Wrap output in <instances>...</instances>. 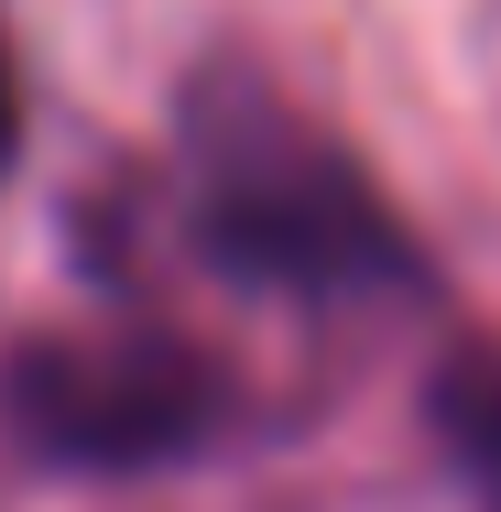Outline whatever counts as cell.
Instances as JSON below:
<instances>
[{"mask_svg": "<svg viewBox=\"0 0 501 512\" xmlns=\"http://www.w3.org/2000/svg\"><path fill=\"white\" fill-rule=\"evenodd\" d=\"M11 142H22V99H11V55H0V164H11Z\"/></svg>", "mask_w": 501, "mask_h": 512, "instance_id": "4", "label": "cell"}, {"mask_svg": "<svg viewBox=\"0 0 501 512\" xmlns=\"http://www.w3.org/2000/svg\"><path fill=\"white\" fill-rule=\"evenodd\" d=\"M218 393L175 349H33L11 371V425L44 458L77 469H153L175 447H197Z\"/></svg>", "mask_w": 501, "mask_h": 512, "instance_id": "1", "label": "cell"}, {"mask_svg": "<svg viewBox=\"0 0 501 512\" xmlns=\"http://www.w3.org/2000/svg\"><path fill=\"white\" fill-rule=\"evenodd\" d=\"M207 240L229 251V273L295 284V295H349V284L403 273L393 218L360 197L338 164H295V153H273V164H218Z\"/></svg>", "mask_w": 501, "mask_h": 512, "instance_id": "2", "label": "cell"}, {"mask_svg": "<svg viewBox=\"0 0 501 512\" xmlns=\"http://www.w3.org/2000/svg\"><path fill=\"white\" fill-rule=\"evenodd\" d=\"M436 425H447V447L480 469L501 491V360H469V371H447V393H436Z\"/></svg>", "mask_w": 501, "mask_h": 512, "instance_id": "3", "label": "cell"}]
</instances>
